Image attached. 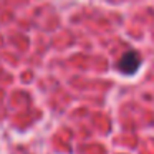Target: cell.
Wrapping results in <instances>:
<instances>
[{
    "label": "cell",
    "instance_id": "cell-1",
    "mask_svg": "<svg viewBox=\"0 0 154 154\" xmlns=\"http://www.w3.org/2000/svg\"><path fill=\"white\" fill-rule=\"evenodd\" d=\"M141 66V57L137 51L129 50L119 58L118 61V70L121 71L123 75H133L137 71V68Z\"/></svg>",
    "mask_w": 154,
    "mask_h": 154
}]
</instances>
